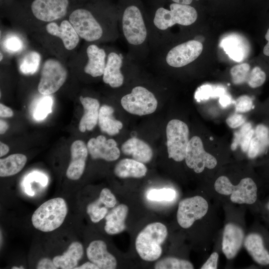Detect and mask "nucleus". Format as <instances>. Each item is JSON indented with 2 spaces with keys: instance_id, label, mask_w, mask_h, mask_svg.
I'll return each mask as SVG.
<instances>
[{
  "instance_id": "a18cd8bd",
  "label": "nucleus",
  "mask_w": 269,
  "mask_h": 269,
  "mask_svg": "<svg viewBox=\"0 0 269 269\" xmlns=\"http://www.w3.org/2000/svg\"><path fill=\"white\" fill-rule=\"evenodd\" d=\"M264 38L266 42L263 47V54L266 57L269 58V26L266 30L264 35Z\"/></svg>"
},
{
  "instance_id": "37998d69",
  "label": "nucleus",
  "mask_w": 269,
  "mask_h": 269,
  "mask_svg": "<svg viewBox=\"0 0 269 269\" xmlns=\"http://www.w3.org/2000/svg\"><path fill=\"white\" fill-rule=\"evenodd\" d=\"M36 269H57V268L55 265L53 260L47 258H43L40 259L37 265Z\"/></svg>"
},
{
  "instance_id": "9d476101",
  "label": "nucleus",
  "mask_w": 269,
  "mask_h": 269,
  "mask_svg": "<svg viewBox=\"0 0 269 269\" xmlns=\"http://www.w3.org/2000/svg\"><path fill=\"white\" fill-rule=\"evenodd\" d=\"M123 108L128 112L137 116L153 113L157 107V101L152 93L142 86L134 88L131 93L121 99Z\"/></svg>"
},
{
  "instance_id": "0eeeda50",
  "label": "nucleus",
  "mask_w": 269,
  "mask_h": 269,
  "mask_svg": "<svg viewBox=\"0 0 269 269\" xmlns=\"http://www.w3.org/2000/svg\"><path fill=\"white\" fill-rule=\"evenodd\" d=\"M197 16V11L193 7L174 2L170 5V10L163 7L158 8L153 22L158 29L165 30L175 24L190 25L196 20Z\"/></svg>"
},
{
  "instance_id": "5701e85b",
  "label": "nucleus",
  "mask_w": 269,
  "mask_h": 269,
  "mask_svg": "<svg viewBox=\"0 0 269 269\" xmlns=\"http://www.w3.org/2000/svg\"><path fill=\"white\" fill-rule=\"evenodd\" d=\"M245 249L253 260L262 266L269 265V252L265 248L262 237L256 233H250L245 238Z\"/></svg>"
},
{
  "instance_id": "393cba45",
  "label": "nucleus",
  "mask_w": 269,
  "mask_h": 269,
  "mask_svg": "<svg viewBox=\"0 0 269 269\" xmlns=\"http://www.w3.org/2000/svg\"><path fill=\"white\" fill-rule=\"evenodd\" d=\"M128 207L121 204L114 207L105 216L104 229L109 235L120 234L126 228V220L128 214Z\"/></svg>"
},
{
  "instance_id": "ddd939ff",
  "label": "nucleus",
  "mask_w": 269,
  "mask_h": 269,
  "mask_svg": "<svg viewBox=\"0 0 269 269\" xmlns=\"http://www.w3.org/2000/svg\"><path fill=\"white\" fill-rule=\"evenodd\" d=\"M208 209L207 201L200 196L184 199L178 204L177 222L182 228H189L195 221L203 217Z\"/></svg>"
},
{
  "instance_id": "ea45409f",
  "label": "nucleus",
  "mask_w": 269,
  "mask_h": 269,
  "mask_svg": "<svg viewBox=\"0 0 269 269\" xmlns=\"http://www.w3.org/2000/svg\"><path fill=\"white\" fill-rule=\"evenodd\" d=\"M236 111L239 113H246L253 108L252 99L248 96L243 95L239 97L236 101Z\"/></svg>"
},
{
  "instance_id": "1a4fd4ad",
  "label": "nucleus",
  "mask_w": 269,
  "mask_h": 269,
  "mask_svg": "<svg viewBox=\"0 0 269 269\" xmlns=\"http://www.w3.org/2000/svg\"><path fill=\"white\" fill-rule=\"evenodd\" d=\"M189 129L183 122L173 119L167 125L166 134L168 157L179 162L185 159L189 140Z\"/></svg>"
},
{
  "instance_id": "f704fd0d",
  "label": "nucleus",
  "mask_w": 269,
  "mask_h": 269,
  "mask_svg": "<svg viewBox=\"0 0 269 269\" xmlns=\"http://www.w3.org/2000/svg\"><path fill=\"white\" fill-rule=\"evenodd\" d=\"M267 78L266 71L262 67L256 66L251 70L247 81L251 88L256 89L263 86Z\"/></svg>"
},
{
  "instance_id": "aec40b11",
  "label": "nucleus",
  "mask_w": 269,
  "mask_h": 269,
  "mask_svg": "<svg viewBox=\"0 0 269 269\" xmlns=\"http://www.w3.org/2000/svg\"><path fill=\"white\" fill-rule=\"evenodd\" d=\"M87 61L84 65V72L93 77L103 75L106 64V53L104 49L95 44H90L86 48Z\"/></svg>"
},
{
  "instance_id": "8fccbe9b",
  "label": "nucleus",
  "mask_w": 269,
  "mask_h": 269,
  "mask_svg": "<svg viewBox=\"0 0 269 269\" xmlns=\"http://www.w3.org/2000/svg\"><path fill=\"white\" fill-rule=\"evenodd\" d=\"M174 2L189 5L193 0H172Z\"/></svg>"
},
{
  "instance_id": "58836bf2",
  "label": "nucleus",
  "mask_w": 269,
  "mask_h": 269,
  "mask_svg": "<svg viewBox=\"0 0 269 269\" xmlns=\"http://www.w3.org/2000/svg\"><path fill=\"white\" fill-rule=\"evenodd\" d=\"M3 45L6 51L12 53L21 51L24 46L21 38L13 34L8 35L5 38Z\"/></svg>"
},
{
  "instance_id": "f8f14e48",
  "label": "nucleus",
  "mask_w": 269,
  "mask_h": 269,
  "mask_svg": "<svg viewBox=\"0 0 269 269\" xmlns=\"http://www.w3.org/2000/svg\"><path fill=\"white\" fill-rule=\"evenodd\" d=\"M184 159L187 166L197 173L202 172L205 168L213 169L217 164L216 158L205 151L202 141L198 136L189 140Z\"/></svg>"
},
{
  "instance_id": "2eb2a0df",
  "label": "nucleus",
  "mask_w": 269,
  "mask_h": 269,
  "mask_svg": "<svg viewBox=\"0 0 269 269\" xmlns=\"http://www.w3.org/2000/svg\"><path fill=\"white\" fill-rule=\"evenodd\" d=\"M87 146L89 153L94 159L113 161L118 159L120 155L117 142L113 139H107L103 135L90 139Z\"/></svg>"
},
{
  "instance_id": "c85d7f7f",
  "label": "nucleus",
  "mask_w": 269,
  "mask_h": 269,
  "mask_svg": "<svg viewBox=\"0 0 269 269\" xmlns=\"http://www.w3.org/2000/svg\"><path fill=\"white\" fill-rule=\"evenodd\" d=\"M114 112L113 107L107 105H103L99 110V126L102 132L109 135L119 134L123 127L122 123L114 118Z\"/></svg>"
},
{
  "instance_id": "bb28decb",
  "label": "nucleus",
  "mask_w": 269,
  "mask_h": 269,
  "mask_svg": "<svg viewBox=\"0 0 269 269\" xmlns=\"http://www.w3.org/2000/svg\"><path fill=\"white\" fill-rule=\"evenodd\" d=\"M269 148V127L264 124L258 125L251 140L247 151L248 157L255 158L265 153Z\"/></svg>"
},
{
  "instance_id": "49530a36",
  "label": "nucleus",
  "mask_w": 269,
  "mask_h": 269,
  "mask_svg": "<svg viewBox=\"0 0 269 269\" xmlns=\"http://www.w3.org/2000/svg\"><path fill=\"white\" fill-rule=\"evenodd\" d=\"M75 269H99V268L95 264L90 261L76 267Z\"/></svg>"
},
{
  "instance_id": "20e7f679",
  "label": "nucleus",
  "mask_w": 269,
  "mask_h": 269,
  "mask_svg": "<svg viewBox=\"0 0 269 269\" xmlns=\"http://www.w3.org/2000/svg\"><path fill=\"white\" fill-rule=\"evenodd\" d=\"M70 0H33L29 6L28 16L39 28L65 18L70 11Z\"/></svg>"
},
{
  "instance_id": "7c9ffc66",
  "label": "nucleus",
  "mask_w": 269,
  "mask_h": 269,
  "mask_svg": "<svg viewBox=\"0 0 269 269\" xmlns=\"http://www.w3.org/2000/svg\"><path fill=\"white\" fill-rule=\"evenodd\" d=\"M41 60L40 54L35 50H30L24 54L19 64V69L24 75H32L38 69Z\"/></svg>"
},
{
  "instance_id": "4be33fe9",
  "label": "nucleus",
  "mask_w": 269,
  "mask_h": 269,
  "mask_svg": "<svg viewBox=\"0 0 269 269\" xmlns=\"http://www.w3.org/2000/svg\"><path fill=\"white\" fill-rule=\"evenodd\" d=\"M121 150L125 155H131L134 159L143 163L149 162L153 156L150 146L136 137L131 138L125 141L121 146Z\"/></svg>"
},
{
  "instance_id": "e433bc0d",
  "label": "nucleus",
  "mask_w": 269,
  "mask_h": 269,
  "mask_svg": "<svg viewBox=\"0 0 269 269\" xmlns=\"http://www.w3.org/2000/svg\"><path fill=\"white\" fill-rule=\"evenodd\" d=\"M38 102L33 117L37 120L44 119L51 112L52 99L49 95H44Z\"/></svg>"
},
{
  "instance_id": "3c124183",
  "label": "nucleus",
  "mask_w": 269,
  "mask_h": 269,
  "mask_svg": "<svg viewBox=\"0 0 269 269\" xmlns=\"http://www.w3.org/2000/svg\"><path fill=\"white\" fill-rule=\"evenodd\" d=\"M230 98L227 96H222V97L220 98V102L223 105H226L228 104Z\"/></svg>"
},
{
  "instance_id": "c9c22d12",
  "label": "nucleus",
  "mask_w": 269,
  "mask_h": 269,
  "mask_svg": "<svg viewBox=\"0 0 269 269\" xmlns=\"http://www.w3.org/2000/svg\"><path fill=\"white\" fill-rule=\"evenodd\" d=\"M250 71V65L247 63L233 66L230 70L233 83L238 85L246 82Z\"/></svg>"
},
{
  "instance_id": "de8ad7c7",
  "label": "nucleus",
  "mask_w": 269,
  "mask_h": 269,
  "mask_svg": "<svg viewBox=\"0 0 269 269\" xmlns=\"http://www.w3.org/2000/svg\"><path fill=\"white\" fill-rule=\"evenodd\" d=\"M9 150V147L6 144L0 142V156L2 157L6 154Z\"/></svg>"
},
{
  "instance_id": "39448f33",
  "label": "nucleus",
  "mask_w": 269,
  "mask_h": 269,
  "mask_svg": "<svg viewBox=\"0 0 269 269\" xmlns=\"http://www.w3.org/2000/svg\"><path fill=\"white\" fill-rule=\"evenodd\" d=\"M62 60L55 57L46 59L42 64L37 90L43 95L56 93L64 85L68 70Z\"/></svg>"
},
{
  "instance_id": "4c0bfd02",
  "label": "nucleus",
  "mask_w": 269,
  "mask_h": 269,
  "mask_svg": "<svg viewBox=\"0 0 269 269\" xmlns=\"http://www.w3.org/2000/svg\"><path fill=\"white\" fill-rule=\"evenodd\" d=\"M176 196V192L171 188H162L160 189H152L147 194V198L152 201H171Z\"/></svg>"
},
{
  "instance_id": "5fc2aeb1",
  "label": "nucleus",
  "mask_w": 269,
  "mask_h": 269,
  "mask_svg": "<svg viewBox=\"0 0 269 269\" xmlns=\"http://www.w3.org/2000/svg\"><path fill=\"white\" fill-rule=\"evenodd\" d=\"M0 61L1 62L2 61V60L3 59V54L1 53V52H0Z\"/></svg>"
},
{
  "instance_id": "9b49d317",
  "label": "nucleus",
  "mask_w": 269,
  "mask_h": 269,
  "mask_svg": "<svg viewBox=\"0 0 269 269\" xmlns=\"http://www.w3.org/2000/svg\"><path fill=\"white\" fill-rule=\"evenodd\" d=\"M123 30L128 42L139 45L145 40L146 29L139 9L134 5L126 8L122 19Z\"/></svg>"
},
{
  "instance_id": "7ed1b4c3",
  "label": "nucleus",
  "mask_w": 269,
  "mask_h": 269,
  "mask_svg": "<svg viewBox=\"0 0 269 269\" xmlns=\"http://www.w3.org/2000/svg\"><path fill=\"white\" fill-rule=\"evenodd\" d=\"M67 212V205L63 198H52L35 210L31 217L32 224L42 232L53 231L63 224Z\"/></svg>"
},
{
  "instance_id": "473e14b6",
  "label": "nucleus",
  "mask_w": 269,
  "mask_h": 269,
  "mask_svg": "<svg viewBox=\"0 0 269 269\" xmlns=\"http://www.w3.org/2000/svg\"><path fill=\"white\" fill-rule=\"evenodd\" d=\"M221 46L234 60L240 62L243 60L244 55L243 48L237 39L228 37L222 41Z\"/></svg>"
},
{
  "instance_id": "dca6fc26",
  "label": "nucleus",
  "mask_w": 269,
  "mask_h": 269,
  "mask_svg": "<svg viewBox=\"0 0 269 269\" xmlns=\"http://www.w3.org/2000/svg\"><path fill=\"white\" fill-rule=\"evenodd\" d=\"M71 159L66 175L72 180L80 178L84 171L88 154L87 146L81 140L74 141L70 147Z\"/></svg>"
},
{
  "instance_id": "6e6552de",
  "label": "nucleus",
  "mask_w": 269,
  "mask_h": 269,
  "mask_svg": "<svg viewBox=\"0 0 269 269\" xmlns=\"http://www.w3.org/2000/svg\"><path fill=\"white\" fill-rule=\"evenodd\" d=\"M80 38L94 42L102 38L103 29L93 14L88 9L77 7L70 10L68 17Z\"/></svg>"
},
{
  "instance_id": "2f4dec72",
  "label": "nucleus",
  "mask_w": 269,
  "mask_h": 269,
  "mask_svg": "<svg viewBox=\"0 0 269 269\" xmlns=\"http://www.w3.org/2000/svg\"><path fill=\"white\" fill-rule=\"evenodd\" d=\"M254 133L255 129L252 128L251 124L244 123L239 131L235 134V138L231 145L232 149H236L240 144L242 150L244 152H247Z\"/></svg>"
},
{
  "instance_id": "423d86ee",
  "label": "nucleus",
  "mask_w": 269,
  "mask_h": 269,
  "mask_svg": "<svg viewBox=\"0 0 269 269\" xmlns=\"http://www.w3.org/2000/svg\"><path fill=\"white\" fill-rule=\"evenodd\" d=\"M217 192L224 195H231V201L238 204H252L257 199V186L249 177L241 179L237 185H234L225 176L218 177L214 183Z\"/></svg>"
},
{
  "instance_id": "412c9836",
  "label": "nucleus",
  "mask_w": 269,
  "mask_h": 269,
  "mask_svg": "<svg viewBox=\"0 0 269 269\" xmlns=\"http://www.w3.org/2000/svg\"><path fill=\"white\" fill-rule=\"evenodd\" d=\"M84 113L79 124V130L84 133L92 131L98 122L100 103L96 99L81 96L79 98Z\"/></svg>"
},
{
  "instance_id": "a19ab883",
  "label": "nucleus",
  "mask_w": 269,
  "mask_h": 269,
  "mask_svg": "<svg viewBox=\"0 0 269 269\" xmlns=\"http://www.w3.org/2000/svg\"><path fill=\"white\" fill-rule=\"evenodd\" d=\"M245 121V118L242 115L239 114H233L226 120L227 125L232 129L237 128L242 126Z\"/></svg>"
},
{
  "instance_id": "f257e3e1",
  "label": "nucleus",
  "mask_w": 269,
  "mask_h": 269,
  "mask_svg": "<svg viewBox=\"0 0 269 269\" xmlns=\"http://www.w3.org/2000/svg\"><path fill=\"white\" fill-rule=\"evenodd\" d=\"M35 37L61 60L77 49L80 37L67 18L45 24L35 31Z\"/></svg>"
},
{
  "instance_id": "4468645a",
  "label": "nucleus",
  "mask_w": 269,
  "mask_h": 269,
  "mask_svg": "<svg viewBox=\"0 0 269 269\" xmlns=\"http://www.w3.org/2000/svg\"><path fill=\"white\" fill-rule=\"evenodd\" d=\"M203 48L200 42L195 40L188 41L172 48L167 54L166 62L173 67L184 66L196 59Z\"/></svg>"
},
{
  "instance_id": "f03ea898",
  "label": "nucleus",
  "mask_w": 269,
  "mask_h": 269,
  "mask_svg": "<svg viewBox=\"0 0 269 269\" xmlns=\"http://www.w3.org/2000/svg\"><path fill=\"white\" fill-rule=\"evenodd\" d=\"M166 227L160 222L147 225L137 235L135 246L136 252L143 260L152 262L159 258L161 245L167 236Z\"/></svg>"
},
{
  "instance_id": "f3484780",
  "label": "nucleus",
  "mask_w": 269,
  "mask_h": 269,
  "mask_svg": "<svg viewBox=\"0 0 269 269\" xmlns=\"http://www.w3.org/2000/svg\"><path fill=\"white\" fill-rule=\"evenodd\" d=\"M245 234L242 228L230 223L224 227L222 243V252L227 259L234 258L242 248Z\"/></svg>"
},
{
  "instance_id": "72a5a7b5",
  "label": "nucleus",
  "mask_w": 269,
  "mask_h": 269,
  "mask_svg": "<svg viewBox=\"0 0 269 269\" xmlns=\"http://www.w3.org/2000/svg\"><path fill=\"white\" fill-rule=\"evenodd\" d=\"M156 269H193L192 263L187 260L174 257H167L156 262L154 265Z\"/></svg>"
},
{
  "instance_id": "a211bd4d",
  "label": "nucleus",
  "mask_w": 269,
  "mask_h": 269,
  "mask_svg": "<svg viewBox=\"0 0 269 269\" xmlns=\"http://www.w3.org/2000/svg\"><path fill=\"white\" fill-rule=\"evenodd\" d=\"M88 260L95 264L99 269H114L117 265L115 257L107 251V246L102 240L91 242L86 250Z\"/></svg>"
},
{
  "instance_id": "a878e982",
  "label": "nucleus",
  "mask_w": 269,
  "mask_h": 269,
  "mask_svg": "<svg viewBox=\"0 0 269 269\" xmlns=\"http://www.w3.org/2000/svg\"><path fill=\"white\" fill-rule=\"evenodd\" d=\"M83 254L82 244L76 241L72 242L62 255L56 256L52 260L57 269H75Z\"/></svg>"
},
{
  "instance_id": "c756f323",
  "label": "nucleus",
  "mask_w": 269,
  "mask_h": 269,
  "mask_svg": "<svg viewBox=\"0 0 269 269\" xmlns=\"http://www.w3.org/2000/svg\"><path fill=\"white\" fill-rule=\"evenodd\" d=\"M27 161L26 156L21 153L11 154L0 159V176H11L20 172Z\"/></svg>"
},
{
  "instance_id": "cd10ccee",
  "label": "nucleus",
  "mask_w": 269,
  "mask_h": 269,
  "mask_svg": "<svg viewBox=\"0 0 269 269\" xmlns=\"http://www.w3.org/2000/svg\"><path fill=\"white\" fill-rule=\"evenodd\" d=\"M115 174L121 178H141L145 176L147 168L144 163L134 159L125 158L116 165Z\"/></svg>"
},
{
  "instance_id": "b1692460",
  "label": "nucleus",
  "mask_w": 269,
  "mask_h": 269,
  "mask_svg": "<svg viewBox=\"0 0 269 269\" xmlns=\"http://www.w3.org/2000/svg\"><path fill=\"white\" fill-rule=\"evenodd\" d=\"M122 65V57L115 52H111L107 57L103 75V80L112 88L121 86L124 82V76L121 72Z\"/></svg>"
},
{
  "instance_id": "09e8293b",
  "label": "nucleus",
  "mask_w": 269,
  "mask_h": 269,
  "mask_svg": "<svg viewBox=\"0 0 269 269\" xmlns=\"http://www.w3.org/2000/svg\"><path fill=\"white\" fill-rule=\"evenodd\" d=\"M9 126L8 124L4 120H0V134H4L8 129Z\"/></svg>"
},
{
  "instance_id": "603ef678",
  "label": "nucleus",
  "mask_w": 269,
  "mask_h": 269,
  "mask_svg": "<svg viewBox=\"0 0 269 269\" xmlns=\"http://www.w3.org/2000/svg\"><path fill=\"white\" fill-rule=\"evenodd\" d=\"M266 112L268 113V115L269 117V105L266 106Z\"/></svg>"
},
{
  "instance_id": "864d4df0",
  "label": "nucleus",
  "mask_w": 269,
  "mask_h": 269,
  "mask_svg": "<svg viewBox=\"0 0 269 269\" xmlns=\"http://www.w3.org/2000/svg\"><path fill=\"white\" fill-rule=\"evenodd\" d=\"M11 269H24V268H22V267H21L20 268H19L17 267H12Z\"/></svg>"
},
{
  "instance_id": "79ce46f5",
  "label": "nucleus",
  "mask_w": 269,
  "mask_h": 269,
  "mask_svg": "<svg viewBox=\"0 0 269 269\" xmlns=\"http://www.w3.org/2000/svg\"><path fill=\"white\" fill-rule=\"evenodd\" d=\"M219 255L216 252L213 253L206 262L201 267V269H216L218 266Z\"/></svg>"
},
{
  "instance_id": "6ab92c4d",
  "label": "nucleus",
  "mask_w": 269,
  "mask_h": 269,
  "mask_svg": "<svg viewBox=\"0 0 269 269\" xmlns=\"http://www.w3.org/2000/svg\"><path fill=\"white\" fill-rule=\"evenodd\" d=\"M116 203L115 195L110 190L105 188L101 190L99 198L87 205L86 212L91 221L96 223L105 218L108 209L114 208Z\"/></svg>"
},
{
  "instance_id": "c03bdc74",
  "label": "nucleus",
  "mask_w": 269,
  "mask_h": 269,
  "mask_svg": "<svg viewBox=\"0 0 269 269\" xmlns=\"http://www.w3.org/2000/svg\"><path fill=\"white\" fill-rule=\"evenodd\" d=\"M13 115L12 110L4 104H0V118H10Z\"/></svg>"
}]
</instances>
